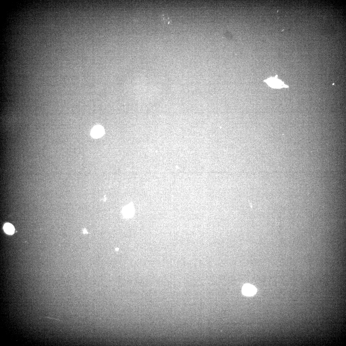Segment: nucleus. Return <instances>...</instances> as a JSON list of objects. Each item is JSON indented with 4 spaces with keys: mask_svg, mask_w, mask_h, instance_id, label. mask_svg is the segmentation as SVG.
<instances>
[{
    "mask_svg": "<svg viewBox=\"0 0 346 346\" xmlns=\"http://www.w3.org/2000/svg\"><path fill=\"white\" fill-rule=\"evenodd\" d=\"M257 292L256 287L250 284H246L242 287V293L244 295L252 296L255 295Z\"/></svg>",
    "mask_w": 346,
    "mask_h": 346,
    "instance_id": "obj_1",
    "label": "nucleus"
},
{
    "mask_svg": "<svg viewBox=\"0 0 346 346\" xmlns=\"http://www.w3.org/2000/svg\"><path fill=\"white\" fill-rule=\"evenodd\" d=\"M104 133V129L101 126H96L92 129L91 135L94 138H98L101 137Z\"/></svg>",
    "mask_w": 346,
    "mask_h": 346,
    "instance_id": "obj_2",
    "label": "nucleus"
},
{
    "mask_svg": "<svg viewBox=\"0 0 346 346\" xmlns=\"http://www.w3.org/2000/svg\"><path fill=\"white\" fill-rule=\"evenodd\" d=\"M4 229L5 232L8 234L12 235L14 233V229L13 225L9 223L5 224Z\"/></svg>",
    "mask_w": 346,
    "mask_h": 346,
    "instance_id": "obj_3",
    "label": "nucleus"
},
{
    "mask_svg": "<svg viewBox=\"0 0 346 346\" xmlns=\"http://www.w3.org/2000/svg\"><path fill=\"white\" fill-rule=\"evenodd\" d=\"M269 83L270 84V85L275 88H280L284 86L283 84L281 81L275 79L270 80Z\"/></svg>",
    "mask_w": 346,
    "mask_h": 346,
    "instance_id": "obj_4",
    "label": "nucleus"
}]
</instances>
